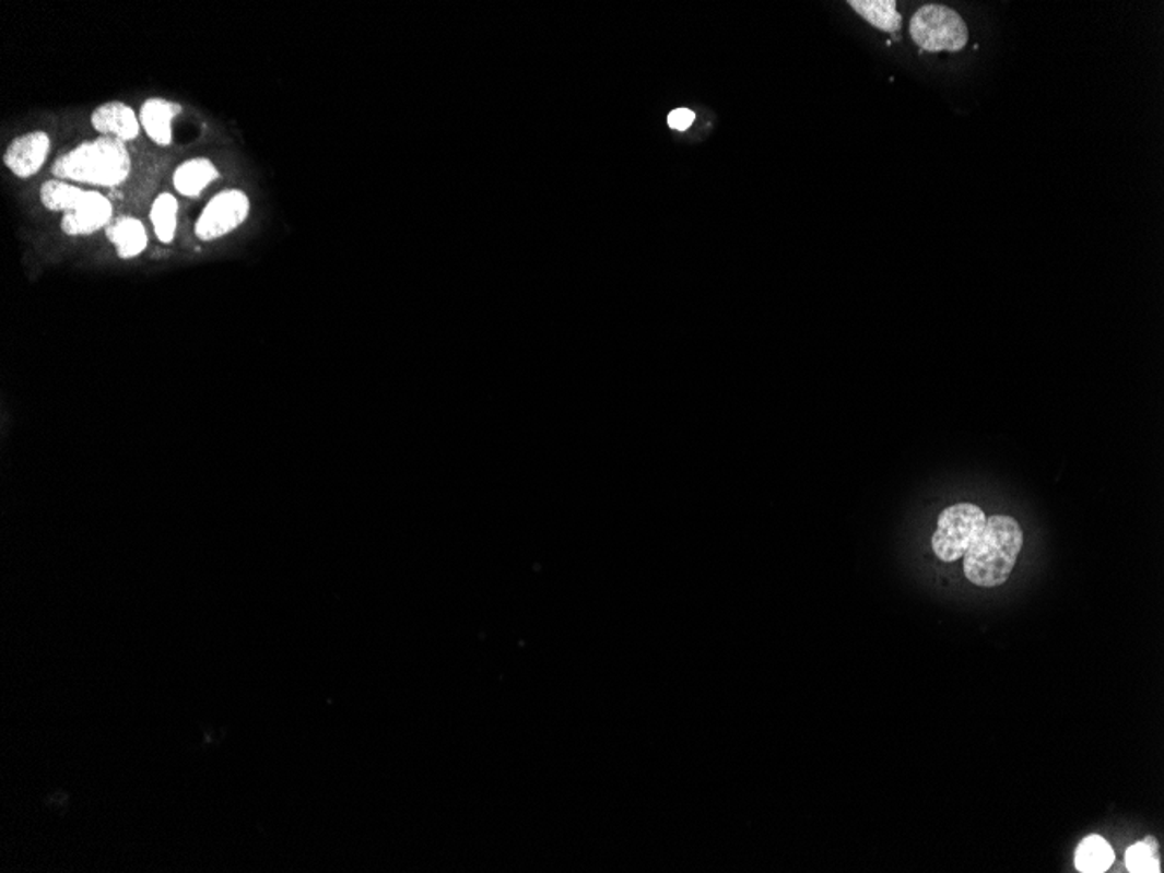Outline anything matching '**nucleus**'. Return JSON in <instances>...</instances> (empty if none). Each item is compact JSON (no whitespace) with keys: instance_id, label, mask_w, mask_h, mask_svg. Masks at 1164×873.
Returning <instances> with one entry per match:
<instances>
[{"instance_id":"1","label":"nucleus","mask_w":1164,"mask_h":873,"mask_svg":"<svg viewBox=\"0 0 1164 873\" xmlns=\"http://www.w3.org/2000/svg\"><path fill=\"white\" fill-rule=\"evenodd\" d=\"M1023 547L1019 521L1006 515L988 517L967 539L964 551V576L980 588L1004 585L1013 573Z\"/></svg>"},{"instance_id":"2","label":"nucleus","mask_w":1164,"mask_h":873,"mask_svg":"<svg viewBox=\"0 0 1164 873\" xmlns=\"http://www.w3.org/2000/svg\"><path fill=\"white\" fill-rule=\"evenodd\" d=\"M131 173V155L125 142L117 138L99 137L79 143L60 155L52 164L58 180H72L93 187H119Z\"/></svg>"},{"instance_id":"3","label":"nucleus","mask_w":1164,"mask_h":873,"mask_svg":"<svg viewBox=\"0 0 1164 873\" xmlns=\"http://www.w3.org/2000/svg\"><path fill=\"white\" fill-rule=\"evenodd\" d=\"M40 202L49 211H63L61 231L67 236H90L107 228L113 220L114 208L108 198L64 180L44 181Z\"/></svg>"},{"instance_id":"4","label":"nucleus","mask_w":1164,"mask_h":873,"mask_svg":"<svg viewBox=\"0 0 1164 873\" xmlns=\"http://www.w3.org/2000/svg\"><path fill=\"white\" fill-rule=\"evenodd\" d=\"M910 35L922 51H961L966 48L969 32L963 17L947 5L928 4L912 16Z\"/></svg>"},{"instance_id":"5","label":"nucleus","mask_w":1164,"mask_h":873,"mask_svg":"<svg viewBox=\"0 0 1164 873\" xmlns=\"http://www.w3.org/2000/svg\"><path fill=\"white\" fill-rule=\"evenodd\" d=\"M985 520L987 515L976 504L961 503L943 509L938 517L937 530L931 535L932 553L945 564L963 559L967 539Z\"/></svg>"},{"instance_id":"6","label":"nucleus","mask_w":1164,"mask_h":873,"mask_svg":"<svg viewBox=\"0 0 1164 873\" xmlns=\"http://www.w3.org/2000/svg\"><path fill=\"white\" fill-rule=\"evenodd\" d=\"M249 198L239 189L222 190L211 198L196 222V236L201 241H215L234 233L245 224L249 215Z\"/></svg>"},{"instance_id":"7","label":"nucleus","mask_w":1164,"mask_h":873,"mask_svg":"<svg viewBox=\"0 0 1164 873\" xmlns=\"http://www.w3.org/2000/svg\"><path fill=\"white\" fill-rule=\"evenodd\" d=\"M51 152V137L46 131H32L14 138L4 152V164L14 177L32 178L43 169Z\"/></svg>"},{"instance_id":"8","label":"nucleus","mask_w":1164,"mask_h":873,"mask_svg":"<svg viewBox=\"0 0 1164 873\" xmlns=\"http://www.w3.org/2000/svg\"><path fill=\"white\" fill-rule=\"evenodd\" d=\"M91 126L102 137L117 138L128 143L137 140L142 131L140 117H137L133 108L122 102H108L99 105L95 113L91 114Z\"/></svg>"},{"instance_id":"9","label":"nucleus","mask_w":1164,"mask_h":873,"mask_svg":"<svg viewBox=\"0 0 1164 873\" xmlns=\"http://www.w3.org/2000/svg\"><path fill=\"white\" fill-rule=\"evenodd\" d=\"M181 105L166 98H149L140 108V125L155 145L169 146L173 142V119L180 116Z\"/></svg>"},{"instance_id":"10","label":"nucleus","mask_w":1164,"mask_h":873,"mask_svg":"<svg viewBox=\"0 0 1164 873\" xmlns=\"http://www.w3.org/2000/svg\"><path fill=\"white\" fill-rule=\"evenodd\" d=\"M220 172L207 157L185 161L173 173V186L184 198H198L202 190L219 180Z\"/></svg>"},{"instance_id":"11","label":"nucleus","mask_w":1164,"mask_h":873,"mask_svg":"<svg viewBox=\"0 0 1164 873\" xmlns=\"http://www.w3.org/2000/svg\"><path fill=\"white\" fill-rule=\"evenodd\" d=\"M108 239L121 259H134L149 245L145 225L134 216H121L105 228Z\"/></svg>"},{"instance_id":"12","label":"nucleus","mask_w":1164,"mask_h":873,"mask_svg":"<svg viewBox=\"0 0 1164 873\" xmlns=\"http://www.w3.org/2000/svg\"><path fill=\"white\" fill-rule=\"evenodd\" d=\"M1116 854L1101 835H1090L1075 849L1074 865L1081 873H1104L1113 866Z\"/></svg>"},{"instance_id":"13","label":"nucleus","mask_w":1164,"mask_h":873,"mask_svg":"<svg viewBox=\"0 0 1164 873\" xmlns=\"http://www.w3.org/2000/svg\"><path fill=\"white\" fill-rule=\"evenodd\" d=\"M849 5L879 31L896 34L902 28V16L894 0H851Z\"/></svg>"},{"instance_id":"14","label":"nucleus","mask_w":1164,"mask_h":873,"mask_svg":"<svg viewBox=\"0 0 1164 873\" xmlns=\"http://www.w3.org/2000/svg\"><path fill=\"white\" fill-rule=\"evenodd\" d=\"M151 220L157 239L164 245L172 243L177 233L178 199L169 192L157 196L151 208Z\"/></svg>"},{"instance_id":"15","label":"nucleus","mask_w":1164,"mask_h":873,"mask_svg":"<svg viewBox=\"0 0 1164 873\" xmlns=\"http://www.w3.org/2000/svg\"><path fill=\"white\" fill-rule=\"evenodd\" d=\"M1126 869L1131 873H1156L1160 872L1157 860V840L1154 837H1145L1140 842L1133 843L1126 849Z\"/></svg>"},{"instance_id":"16","label":"nucleus","mask_w":1164,"mask_h":873,"mask_svg":"<svg viewBox=\"0 0 1164 873\" xmlns=\"http://www.w3.org/2000/svg\"><path fill=\"white\" fill-rule=\"evenodd\" d=\"M696 114L689 108H677L668 116V126L674 131H687L694 125Z\"/></svg>"}]
</instances>
